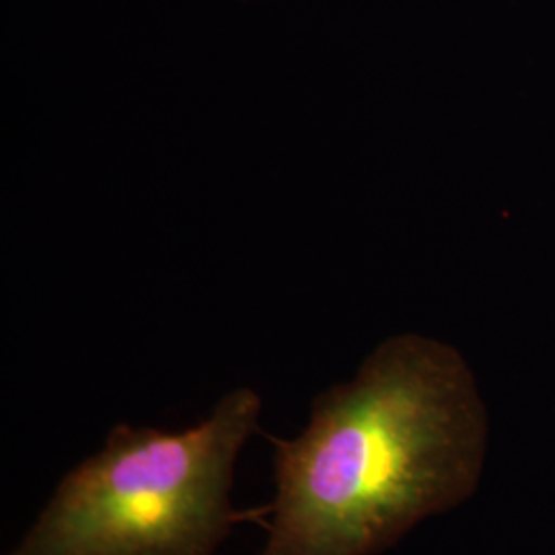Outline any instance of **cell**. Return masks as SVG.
Instances as JSON below:
<instances>
[{
  "label": "cell",
  "mask_w": 555,
  "mask_h": 555,
  "mask_svg": "<svg viewBox=\"0 0 555 555\" xmlns=\"http://www.w3.org/2000/svg\"><path fill=\"white\" fill-rule=\"evenodd\" d=\"M274 486L259 555H378L474 496L488 414L453 346L403 334L321 391L307 428L272 438Z\"/></svg>",
  "instance_id": "1"
},
{
  "label": "cell",
  "mask_w": 555,
  "mask_h": 555,
  "mask_svg": "<svg viewBox=\"0 0 555 555\" xmlns=\"http://www.w3.org/2000/svg\"><path fill=\"white\" fill-rule=\"evenodd\" d=\"M259 416L258 391L238 387L183 433L114 426L4 555H217L241 518L235 465Z\"/></svg>",
  "instance_id": "2"
}]
</instances>
